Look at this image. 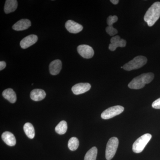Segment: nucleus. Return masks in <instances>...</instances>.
Wrapping results in <instances>:
<instances>
[{
    "label": "nucleus",
    "instance_id": "obj_18",
    "mask_svg": "<svg viewBox=\"0 0 160 160\" xmlns=\"http://www.w3.org/2000/svg\"><path fill=\"white\" fill-rule=\"evenodd\" d=\"M24 132L27 137L30 139H33L35 137L34 128L32 124L30 123L27 122L24 125Z\"/></svg>",
    "mask_w": 160,
    "mask_h": 160
},
{
    "label": "nucleus",
    "instance_id": "obj_22",
    "mask_svg": "<svg viewBox=\"0 0 160 160\" xmlns=\"http://www.w3.org/2000/svg\"><path fill=\"white\" fill-rule=\"evenodd\" d=\"M118 20V18L117 16H109L107 18V23L108 26H112L114 23L116 22Z\"/></svg>",
    "mask_w": 160,
    "mask_h": 160
},
{
    "label": "nucleus",
    "instance_id": "obj_17",
    "mask_svg": "<svg viewBox=\"0 0 160 160\" xmlns=\"http://www.w3.org/2000/svg\"><path fill=\"white\" fill-rule=\"evenodd\" d=\"M2 96L10 103H14L16 102V94L12 89L9 88L4 90L2 92Z\"/></svg>",
    "mask_w": 160,
    "mask_h": 160
},
{
    "label": "nucleus",
    "instance_id": "obj_12",
    "mask_svg": "<svg viewBox=\"0 0 160 160\" xmlns=\"http://www.w3.org/2000/svg\"><path fill=\"white\" fill-rule=\"evenodd\" d=\"M31 26L30 20L27 19H22L15 23L12 26V29L16 31H23L26 30Z\"/></svg>",
    "mask_w": 160,
    "mask_h": 160
},
{
    "label": "nucleus",
    "instance_id": "obj_15",
    "mask_svg": "<svg viewBox=\"0 0 160 160\" xmlns=\"http://www.w3.org/2000/svg\"><path fill=\"white\" fill-rule=\"evenodd\" d=\"M46 96V92L42 89H34L30 92V98L32 100L36 102L42 101L45 98Z\"/></svg>",
    "mask_w": 160,
    "mask_h": 160
},
{
    "label": "nucleus",
    "instance_id": "obj_2",
    "mask_svg": "<svg viewBox=\"0 0 160 160\" xmlns=\"http://www.w3.org/2000/svg\"><path fill=\"white\" fill-rule=\"evenodd\" d=\"M160 17V2L153 3L146 12L144 16V21L148 26L151 27Z\"/></svg>",
    "mask_w": 160,
    "mask_h": 160
},
{
    "label": "nucleus",
    "instance_id": "obj_5",
    "mask_svg": "<svg viewBox=\"0 0 160 160\" xmlns=\"http://www.w3.org/2000/svg\"><path fill=\"white\" fill-rule=\"evenodd\" d=\"M119 140L117 138L109 139L106 145V158L107 160H111L116 154L118 146Z\"/></svg>",
    "mask_w": 160,
    "mask_h": 160
},
{
    "label": "nucleus",
    "instance_id": "obj_3",
    "mask_svg": "<svg viewBox=\"0 0 160 160\" xmlns=\"http://www.w3.org/2000/svg\"><path fill=\"white\" fill-rule=\"evenodd\" d=\"M147 62V58L143 56H138L124 65L123 69L126 71L138 69L146 65Z\"/></svg>",
    "mask_w": 160,
    "mask_h": 160
},
{
    "label": "nucleus",
    "instance_id": "obj_23",
    "mask_svg": "<svg viewBox=\"0 0 160 160\" xmlns=\"http://www.w3.org/2000/svg\"><path fill=\"white\" fill-rule=\"evenodd\" d=\"M106 31L107 33L111 36H114L117 34L118 31L116 29L113 28L112 26H108L106 28Z\"/></svg>",
    "mask_w": 160,
    "mask_h": 160
},
{
    "label": "nucleus",
    "instance_id": "obj_10",
    "mask_svg": "<svg viewBox=\"0 0 160 160\" xmlns=\"http://www.w3.org/2000/svg\"><path fill=\"white\" fill-rule=\"evenodd\" d=\"M38 40L37 36L32 34L23 39L20 42V46L23 49H27L37 42Z\"/></svg>",
    "mask_w": 160,
    "mask_h": 160
},
{
    "label": "nucleus",
    "instance_id": "obj_7",
    "mask_svg": "<svg viewBox=\"0 0 160 160\" xmlns=\"http://www.w3.org/2000/svg\"><path fill=\"white\" fill-rule=\"evenodd\" d=\"M77 50L79 54L85 58H91L94 55V50L88 45H80L78 47Z\"/></svg>",
    "mask_w": 160,
    "mask_h": 160
},
{
    "label": "nucleus",
    "instance_id": "obj_26",
    "mask_svg": "<svg viewBox=\"0 0 160 160\" xmlns=\"http://www.w3.org/2000/svg\"><path fill=\"white\" fill-rule=\"evenodd\" d=\"M110 2H111L112 4H114V5H117L119 2L118 0H111L110 1Z\"/></svg>",
    "mask_w": 160,
    "mask_h": 160
},
{
    "label": "nucleus",
    "instance_id": "obj_9",
    "mask_svg": "<svg viewBox=\"0 0 160 160\" xmlns=\"http://www.w3.org/2000/svg\"><path fill=\"white\" fill-rule=\"evenodd\" d=\"M91 85L88 83H80L76 84L72 88V91L75 95L85 93L91 89Z\"/></svg>",
    "mask_w": 160,
    "mask_h": 160
},
{
    "label": "nucleus",
    "instance_id": "obj_6",
    "mask_svg": "<svg viewBox=\"0 0 160 160\" xmlns=\"http://www.w3.org/2000/svg\"><path fill=\"white\" fill-rule=\"evenodd\" d=\"M124 110V108L121 106H112L103 111L101 114V118L103 119L107 120L121 114Z\"/></svg>",
    "mask_w": 160,
    "mask_h": 160
},
{
    "label": "nucleus",
    "instance_id": "obj_8",
    "mask_svg": "<svg viewBox=\"0 0 160 160\" xmlns=\"http://www.w3.org/2000/svg\"><path fill=\"white\" fill-rule=\"evenodd\" d=\"M110 42L111 43L109 45V49L111 51H115L118 47H125L126 45V40L121 39L118 35L112 38Z\"/></svg>",
    "mask_w": 160,
    "mask_h": 160
},
{
    "label": "nucleus",
    "instance_id": "obj_1",
    "mask_svg": "<svg viewBox=\"0 0 160 160\" xmlns=\"http://www.w3.org/2000/svg\"><path fill=\"white\" fill-rule=\"evenodd\" d=\"M154 77V75L152 72L143 73L132 80L131 82L128 84V87L131 89H142L146 84L151 82Z\"/></svg>",
    "mask_w": 160,
    "mask_h": 160
},
{
    "label": "nucleus",
    "instance_id": "obj_4",
    "mask_svg": "<svg viewBox=\"0 0 160 160\" xmlns=\"http://www.w3.org/2000/svg\"><path fill=\"white\" fill-rule=\"evenodd\" d=\"M151 138L152 135L149 133H146L140 137L133 143L132 151L137 153L142 152Z\"/></svg>",
    "mask_w": 160,
    "mask_h": 160
},
{
    "label": "nucleus",
    "instance_id": "obj_20",
    "mask_svg": "<svg viewBox=\"0 0 160 160\" xmlns=\"http://www.w3.org/2000/svg\"><path fill=\"white\" fill-rule=\"evenodd\" d=\"M55 131L59 134H64L67 130V122L65 121H62L55 127Z\"/></svg>",
    "mask_w": 160,
    "mask_h": 160
},
{
    "label": "nucleus",
    "instance_id": "obj_21",
    "mask_svg": "<svg viewBox=\"0 0 160 160\" xmlns=\"http://www.w3.org/2000/svg\"><path fill=\"white\" fill-rule=\"evenodd\" d=\"M79 145V142L77 138H71L68 142V148L71 151H75L78 149Z\"/></svg>",
    "mask_w": 160,
    "mask_h": 160
},
{
    "label": "nucleus",
    "instance_id": "obj_25",
    "mask_svg": "<svg viewBox=\"0 0 160 160\" xmlns=\"http://www.w3.org/2000/svg\"><path fill=\"white\" fill-rule=\"evenodd\" d=\"M6 63L4 61H1L0 62V70L2 71L3 69H5L6 67Z\"/></svg>",
    "mask_w": 160,
    "mask_h": 160
},
{
    "label": "nucleus",
    "instance_id": "obj_16",
    "mask_svg": "<svg viewBox=\"0 0 160 160\" xmlns=\"http://www.w3.org/2000/svg\"><path fill=\"white\" fill-rule=\"evenodd\" d=\"M18 5V1L16 0H6L4 6L5 13L8 14L15 11L17 8Z\"/></svg>",
    "mask_w": 160,
    "mask_h": 160
},
{
    "label": "nucleus",
    "instance_id": "obj_14",
    "mask_svg": "<svg viewBox=\"0 0 160 160\" xmlns=\"http://www.w3.org/2000/svg\"><path fill=\"white\" fill-rule=\"evenodd\" d=\"M2 139L10 146H14L16 144V140L14 135L9 132L6 131L3 132L2 135Z\"/></svg>",
    "mask_w": 160,
    "mask_h": 160
},
{
    "label": "nucleus",
    "instance_id": "obj_13",
    "mask_svg": "<svg viewBox=\"0 0 160 160\" xmlns=\"http://www.w3.org/2000/svg\"><path fill=\"white\" fill-rule=\"evenodd\" d=\"M62 68V63L61 60L57 59L52 61L49 66V72L52 75H56L59 73Z\"/></svg>",
    "mask_w": 160,
    "mask_h": 160
},
{
    "label": "nucleus",
    "instance_id": "obj_11",
    "mask_svg": "<svg viewBox=\"0 0 160 160\" xmlns=\"http://www.w3.org/2000/svg\"><path fill=\"white\" fill-rule=\"evenodd\" d=\"M66 29L70 33H77L82 30L83 26L72 20H68L65 24Z\"/></svg>",
    "mask_w": 160,
    "mask_h": 160
},
{
    "label": "nucleus",
    "instance_id": "obj_19",
    "mask_svg": "<svg viewBox=\"0 0 160 160\" xmlns=\"http://www.w3.org/2000/svg\"><path fill=\"white\" fill-rule=\"evenodd\" d=\"M98 154V149L93 147L86 152L84 160H96Z\"/></svg>",
    "mask_w": 160,
    "mask_h": 160
},
{
    "label": "nucleus",
    "instance_id": "obj_24",
    "mask_svg": "<svg viewBox=\"0 0 160 160\" xmlns=\"http://www.w3.org/2000/svg\"><path fill=\"white\" fill-rule=\"evenodd\" d=\"M152 108L156 109H160V98L155 100L152 105Z\"/></svg>",
    "mask_w": 160,
    "mask_h": 160
},
{
    "label": "nucleus",
    "instance_id": "obj_27",
    "mask_svg": "<svg viewBox=\"0 0 160 160\" xmlns=\"http://www.w3.org/2000/svg\"><path fill=\"white\" fill-rule=\"evenodd\" d=\"M121 68H122H122H123V66H122Z\"/></svg>",
    "mask_w": 160,
    "mask_h": 160
}]
</instances>
